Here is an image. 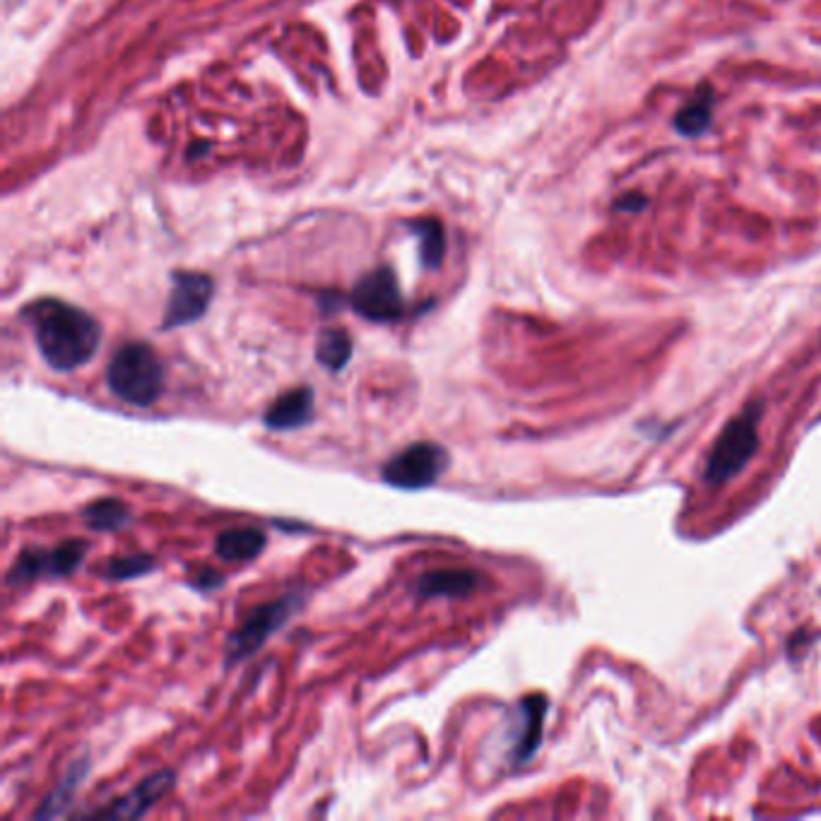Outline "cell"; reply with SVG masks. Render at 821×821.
I'll return each mask as SVG.
<instances>
[{"mask_svg":"<svg viewBox=\"0 0 821 821\" xmlns=\"http://www.w3.org/2000/svg\"><path fill=\"white\" fill-rule=\"evenodd\" d=\"M313 419V388L299 386L282 393L273 405L265 410L263 424L273 431H297Z\"/></svg>","mask_w":821,"mask_h":821,"instance_id":"30bf717a","label":"cell"},{"mask_svg":"<svg viewBox=\"0 0 821 821\" xmlns=\"http://www.w3.org/2000/svg\"><path fill=\"white\" fill-rule=\"evenodd\" d=\"M176 783V773L164 769L155 773V776L145 778L143 783L138 785V788L131 790L126 797H121V800H116L114 805L109 809H102V812H97V817H106V819H133V817H143L150 807L157 805V800H162L164 795L169 793L171 788H174Z\"/></svg>","mask_w":821,"mask_h":821,"instance_id":"9c48e42d","label":"cell"},{"mask_svg":"<svg viewBox=\"0 0 821 821\" xmlns=\"http://www.w3.org/2000/svg\"><path fill=\"white\" fill-rule=\"evenodd\" d=\"M521 725L523 728L518 730V737H516V744H513V764H525L528 759H533L537 747H540L542 742V723H545V713H547V701L545 696L535 694V696H528V699H523L521 704Z\"/></svg>","mask_w":821,"mask_h":821,"instance_id":"7c38bea8","label":"cell"},{"mask_svg":"<svg viewBox=\"0 0 821 821\" xmlns=\"http://www.w3.org/2000/svg\"><path fill=\"white\" fill-rule=\"evenodd\" d=\"M352 309L366 321L391 323L403 316V294L391 268H378L357 282L350 297Z\"/></svg>","mask_w":821,"mask_h":821,"instance_id":"52a82bcc","label":"cell"},{"mask_svg":"<svg viewBox=\"0 0 821 821\" xmlns=\"http://www.w3.org/2000/svg\"><path fill=\"white\" fill-rule=\"evenodd\" d=\"M265 545H268V537H265L263 530L234 528V530H224V533L217 535L215 552H217V557L234 561V564H241V561L256 559L258 554L265 549Z\"/></svg>","mask_w":821,"mask_h":821,"instance_id":"4fadbf2b","label":"cell"},{"mask_svg":"<svg viewBox=\"0 0 821 821\" xmlns=\"http://www.w3.org/2000/svg\"><path fill=\"white\" fill-rule=\"evenodd\" d=\"M316 362L328 371H342L352 359V338L342 328H326L316 338Z\"/></svg>","mask_w":821,"mask_h":821,"instance_id":"9a60e30c","label":"cell"},{"mask_svg":"<svg viewBox=\"0 0 821 821\" xmlns=\"http://www.w3.org/2000/svg\"><path fill=\"white\" fill-rule=\"evenodd\" d=\"M419 239H422V263L427 268H436L444 258V234L436 222L417 224Z\"/></svg>","mask_w":821,"mask_h":821,"instance_id":"d6986e66","label":"cell"},{"mask_svg":"<svg viewBox=\"0 0 821 821\" xmlns=\"http://www.w3.org/2000/svg\"><path fill=\"white\" fill-rule=\"evenodd\" d=\"M157 566V561L147 554H128V557H114L106 561L104 578L109 581H131V578L147 576Z\"/></svg>","mask_w":821,"mask_h":821,"instance_id":"ac0fdd59","label":"cell"},{"mask_svg":"<svg viewBox=\"0 0 821 821\" xmlns=\"http://www.w3.org/2000/svg\"><path fill=\"white\" fill-rule=\"evenodd\" d=\"M759 448V431H756L754 412H742L730 419L728 427L720 431L718 441L711 448L706 463V480L711 484L730 482L747 468Z\"/></svg>","mask_w":821,"mask_h":821,"instance_id":"3957f363","label":"cell"},{"mask_svg":"<svg viewBox=\"0 0 821 821\" xmlns=\"http://www.w3.org/2000/svg\"><path fill=\"white\" fill-rule=\"evenodd\" d=\"M171 282H174V287H171L167 311H164V330L196 323L208 311L212 289H215L210 277L200 273H176L171 277Z\"/></svg>","mask_w":821,"mask_h":821,"instance_id":"ba28073f","label":"cell"},{"mask_svg":"<svg viewBox=\"0 0 821 821\" xmlns=\"http://www.w3.org/2000/svg\"><path fill=\"white\" fill-rule=\"evenodd\" d=\"M90 545L85 540H66L58 547H27L17 554L15 564L10 566L8 583L10 586H25L37 578H63L75 574L85 561Z\"/></svg>","mask_w":821,"mask_h":821,"instance_id":"8992f818","label":"cell"},{"mask_svg":"<svg viewBox=\"0 0 821 821\" xmlns=\"http://www.w3.org/2000/svg\"><path fill=\"white\" fill-rule=\"evenodd\" d=\"M711 116H713V92L708 87H701L696 97H691L682 109L677 111L675 126L677 131L687 138H694V135L704 133L708 126H711Z\"/></svg>","mask_w":821,"mask_h":821,"instance_id":"2e32d148","label":"cell"},{"mask_svg":"<svg viewBox=\"0 0 821 821\" xmlns=\"http://www.w3.org/2000/svg\"><path fill=\"white\" fill-rule=\"evenodd\" d=\"M301 607V595L289 593L285 598L268 602V605L256 607L246 617V622L234 631L227 639V648H224V663L236 665L241 660L251 658L263 648V643L292 619V614Z\"/></svg>","mask_w":821,"mask_h":821,"instance_id":"5b68a950","label":"cell"},{"mask_svg":"<svg viewBox=\"0 0 821 821\" xmlns=\"http://www.w3.org/2000/svg\"><path fill=\"white\" fill-rule=\"evenodd\" d=\"M224 583V576L217 574L215 569H203L198 571V576L193 578V586L200 590H217Z\"/></svg>","mask_w":821,"mask_h":821,"instance_id":"ffe728a7","label":"cell"},{"mask_svg":"<svg viewBox=\"0 0 821 821\" xmlns=\"http://www.w3.org/2000/svg\"><path fill=\"white\" fill-rule=\"evenodd\" d=\"M451 465V456L441 444L434 441H417L403 448L381 468L383 482L405 492L427 489L444 475Z\"/></svg>","mask_w":821,"mask_h":821,"instance_id":"277c9868","label":"cell"},{"mask_svg":"<svg viewBox=\"0 0 821 821\" xmlns=\"http://www.w3.org/2000/svg\"><path fill=\"white\" fill-rule=\"evenodd\" d=\"M82 521L94 533H116L123 525L131 523V509L121 499L106 496V499L92 501L82 509Z\"/></svg>","mask_w":821,"mask_h":821,"instance_id":"5bb4252c","label":"cell"},{"mask_svg":"<svg viewBox=\"0 0 821 821\" xmlns=\"http://www.w3.org/2000/svg\"><path fill=\"white\" fill-rule=\"evenodd\" d=\"M87 773V761H80L73 769L68 771V776L63 778V783H58V788L46 797L44 805L37 812V819H51V817H61L66 812V807L73 802V793L78 790V785Z\"/></svg>","mask_w":821,"mask_h":821,"instance_id":"e0dca14e","label":"cell"},{"mask_svg":"<svg viewBox=\"0 0 821 821\" xmlns=\"http://www.w3.org/2000/svg\"><path fill=\"white\" fill-rule=\"evenodd\" d=\"M25 316L34 328L41 359L53 371L68 374V371L80 369V366L90 364V359L99 350L102 328H99L97 318L78 306L44 299L29 306Z\"/></svg>","mask_w":821,"mask_h":821,"instance_id":"6da1fadb","label":"cell"},{"mask_svg":"<svg viewBox=\"0 0 821 821\" xmlns=\"http://www.w3.org/2000/svg\"><path fill=\"white\" fill-rule=\"evenodd\" d=\"M106 386L121 403L150 407L164 391V366L150 345L126 342L109 359Z\"/></svg>","mask_w":821,"mask_h":821,"instance_id":"7a4b0ae2","label":"cell"},{"mask_svg":"<svg viewBox=\"0 0 821 821\" xmlns=\"http://www.w3.org/2000/svg\"><path fill=\"white\" fill-rule=\"evenodd\" d=\"M482 583L480 574L470 569L427 571L417 578L415 593L419 598H463Z\"/></svg>","mask_w":821,"mask_h":821,"instance_id":"8fae6325","label":"cell"}]
</instances>
